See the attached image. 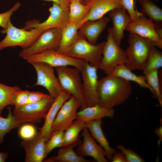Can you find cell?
<instances>
[{
	"mask_svg": "<svg viewBox=\"0 0 162 162\" xmlns=\"http://www.w3.org/2000/svg\"><path fill=\"white\" fill-rule=\"evenodd\" d=\"M109 16L113 24L112 29L113 38L118 45L120 46L124 37V31L132 21V19L126 9L122 6L111 10Z\"/></svg>",
	"mask_w": 162,
	"mask_h": 162,
	"instance_id": "ac0fdd59",
	"label": "cell"
},
{
	"mask_svg": "<svg viewBox=\"0 0 162 162\" xmlns=\"http://www.w3.org/2000/svg\"><path fill=\"white\" fill-rule=\"evenodd\" d=\"M126 30L151 41L155 47L162 48V38L158 34L155 24L141 14L135 20L131 22Z\"/></svg>",
	"mask_w": 162,
	"mask_h": 162,
	"instance_id": "4fadbf2b",
	"label": "cell"
},
{
	"mask_svg": "<svg viewBox=\"0 0 162 162\" xmlns=\"http://www.w3.org/2000/svg\"><path fill=\"white\" fill-rule=\"evenodd\" d=\"M37 74V80L34 86H40L45 88L49 94L54 99L64 91L58 77L55 74L53 67L45 63L38 62L32 64Z\"/></svg>",
	"mask_w": 162,
	"mask_h": 162,
	"instance_id": "8fae6325",
	"label": "cell"
},
{
	"mask_svg": "<svg viewBox=\"0 0 162 162\" xmlns=\"http://www.w3.org/2000/svg\"><path fill=\"white\" fill-rule=\"evenodd\" d=\"M21 88L17 86H8L0 82V114L8 106H13L12 100L14 94Z\"/></svg>",
	"mask_w": 162,
	"mask_h": 162,
	"instance_id": "4dcf8cb0",
	"label": "cell"
},
{
	"mask_svg": "<svg viewBox=\"0 0 162 162\" xmlns=\"http://www.w3.org/2000/svg\"><path fill=\"white\" fill-rule=\"evenodd\" d=\"M110 20L109 17L104 16L97 20L86 21L79 28L78 34L91 44H95Z\"/></svg>",
	"mask_w": 162,
	"mask_h": 162,
	"instance_id": "d6986e66",
	"label": "cell"
},
{
	"mask_svg": "<svg viewBox=\"0 0 162 162\" xmlns=\"http://www.w3.org/2000/svg\"><path fill=\"white\" fill-rule=\"evenodd\" d=\"M80 105L78 100L71 96L63 104L55 118L52 125V131H65L76 119L77 110Z\"/></svg>",
	"mask_w": 162,
	"mask_h": 162,
	"instance_id": "5bb4252c",
	"label": "cell"
},
{
	"mask_svg": "<svg viewBox=\"0 0 162 162\" xmlns=\"http://www.w3.org/2000/svg\"><path fill=\"white\" fill-rule=\"evenodd\" d=\"M24 59L31 64L41 62L47 64L53 68L72 66L80 70L86 61L68 56L55 50H45L29 56Z\"/></svg>",
	"mask_w": 162,
	"mask_h": 162,
	"instance_id": "9c48e42d",
	"label": "cell"
},
{
	"mask_svg": "<svg viewBox=\"0 0 162 162\" xmlns=\"http://www.w3.org/2000/svg\"><path fill=\"white\" fill-rule=\"evenodd\" d=\"M78 0L80 2L82 3L85 4V0Z\"/></svg>",
	"mask_w": 162,
	"mask_h": 162,
	"instance_id": "ee69618b",
	"label": "cell"
},
{
	"mask_svg": "<svg viewBox=\"0 0 162 162\" xmlns=\"http://www.w3.org/2000/svg\"><path fill=\"white\" fill-rule=\"evenodd\" d=\"M129 46L125 51L126 65L131 70H142L145 63L154 47L151 41L135 34L130 33Z\"/></svg>",
	"mask_w": 162,
	"mask_h": 162,
	"instance_id": "7a4b0ae2",
	"label": "cell"
},
{
	"mask_svg": "<svg viewBox=\"0 0 162 162\" xmlns=\"http://www.w3.org/2000/svg\"><path fill=\"white\" fill-rule=\"evenodd\" d=\"M55 68L63 90L69 93L78 100L80 104V110L87 107L80 70L76 68H70L69 66Z\"/></svg>",
	"mask_w": 162,
	"mask_h": 162,
	"instance_id": "3957f363",
	"label": "cell"
},
{
	"mask_svg": "<svg viewBox=\"0 0 162 162\" xmlns=\"http://www.w3.org/2000/svg\"><path fill=\"white\" fill-rule=\"evenodd\" d=\"M50 96L49 94L43 92L29 91L28 96V103L38 101Z\"/></svg>",
	"mask_w": 162,
	"mask_h": 162,
	"instance_id": "f35d334b",
	"label": "cell"
},
{
	"mask_svg": "<svg viewBox=\"0 0 162 162\" xmlns=\"http://www.w3.org/2000/svg\"><path fill=\"white\" fill-rule=\"evenodd\" d=\"M111 161L112 162H127L123 153L120 150L116 151L113 154Z\"/></svg>",
	"mask_w": 162,
	"mask_h": 162,
	"instance_id": "ab89813d",
	"label": "cell"
},
{
	"mask_svg": "<svg viewBox=\"0 0 162 162\" xmlns=\"http://www.w3.org/2000/svg\"><path fill=\"white\" fill-rule=\"evenodd\" d=\"M56 2L65 7H69L71 0H43Z\"/></svg>",
	"mask_w": 162,
	"mask_h": 162,
	"instance_id": "b9f144b4",
	"label": "cell"
},
{
	"mask_svg": "<svg viewBox=\"0 0 162 162\" xmlns=\"http://www.w3.org/2000/svg\"><path fill=\"white\" fill-rule=\"evenodd\" d=\"M121 5L130 16L132 21L136 20L141 14L135 7V0H119Z\"/></svg>",
	"mask_w": 162,
	"mask_h": 162,
	"instance_id": "d590c367",
	"label": "cell"
},
{
	"mask_svg": "<svg viewBox=\"0 0 162 162\" xmlns=\"http://www.w3.org/2000/svg\"><path fill=\"white\" fill-rule=\"evenodd\" d=\"M162 67V52L154 47L146 61L142 71L144 74Z\"/></svg>",
	"mask_w": 162,
	"mask_h": 162,
	"instance_id": "1f68e13d",
	"label": "cell"
},
{
	"mask_svg": "<svg viewBox=\"0 0 162 162\" xmlns=\"http://www.w3.org/2000/svg\"><path fill=\"white\" fill-rule=\"evenodd\" d=\"M71 96L69 93L64 91L55 99L46 114L44 118V124L40 128V132L46 142L52 131V124L58 112L64 103Z\"/></svg>",
	"mask_w": 162,
	"mask_h": 162,
	"instance_id": "ffe728a7",
	"label": "cell"
},
{
	"mask_svg": "<svg viewBox=\"0 0 162 162\" xmlns=\"http://www.w3.org/2000/svg\"><path fill=\"white\" fill-rule=\"evenodd\" d=\"M159 69H155L144 74L148 84L152 89L154 96L158 100L162 107V92L161 86V76Z\"/></svg>",
	"mask_w": 162,
	"mask_h": 162,
	"instance_id": "f1b7e54d",
	"label": "cell"
},
{
	"mask_svg": "<svg viewBox=\"0 0 162 162\" xmlns=\"http://www.w3.org/2000/svg\"><path fill=\"white\" fill-rule=\"evenodd\" d=\"M85 128L86 122L76 119L75 120L72 124L64 131L61 147L75 143L79 144L81 142L79 139V134Z\"/></svg>",
	"mask_w": 162,
	"mask_h": 162,
	"instance_id": "4316f807",
	"label": "cell"
},
{
	"mask_svg": "<svg viewBox=\"0 0 162 162\" xmlns=\"http://www.w3.org/2000/svg\"><path fill=\"white\" fill-rule=\"evenodd\" d=\"M126 61L125 51L116 42L112 36V28H109L99 69L103 70L106 75H110L117 66L125 64Z\"/></svg>",
	"mask_w": 162,
	"mask_h": 162,
	"instance_id": "8992f818",
	"label": "cell"
},
{
	"mask_svg": "<svg viewBox=\"0 0 162 162\" xmlns=\"http://www.w3.org/2000/svg\"><path fill=\"white\" fill-rule=\"evenodd\" d=\"M46 141L40 131L32 138L23 140L21 146L26 152V162H41L45 157V145Z\"/></svg>",
	"mask_w": 162,
	"mask_h": 162,
	"instance_id": "e0dca14e",
	"label": "cell"
},
{
	"mask_svg": "<svg viewBox=\"0 0 162 162\" xmlns=\"http://www.w3.org/2000/svg\"><path fill=\"white\" fill-rule=\"evenodd\" d=\"M79 144H74L64 147H61L58 152L57 155L48 159L47 162H91L85 158L78 155L74 152L73 148Z\"/></svg>",
	"mask_w": 162,
	"mask_h": 162,
	"instance_id": "484cf974",
	"label": "cell"
},
{
	"mask_svg": "<svg viewBox=\"0 0 162 162\" xmlns=\"http://www.w3.org/2000/svg\"><path fill=\"white\" fill-rule=\"evenodd\" d=\"M115 113L113 108L102 106L97 104L80 110L77 112L76 119L86 122L106 117L112 118Z\"/></svg>",
	"mask_w": 162,
	"mask_h": 162,
	"instance_id": "7402d4cb",
	"label": "cell"
},
{
	"mask_svg": "<svg viewBox=\"0 0 162 162\" xmlns=\"http://www.w3.org/2000/svg\"><path fill=\"white\" fill-rule=\"evenodd\" d=\"M89 10L88 5L78 0H71L69 6V22L78 24L87 15Z\"/></svg>",
	"mask_w": 162,
	"mask_h": 162,
	"instance_id": "83f0119b",
	"label": "cell"
},
{
	"mask_svg": "<svg viewBox=\"0 0 162 162\" xmlns=\"http://www.w3.org/2000/svg\"><path fill=\"white\" fill-rule=\"evenodd\" d=\"M132 91L130 82L107 75L98 81V104L108 108L120 105L130 97Z\"/></svg>",
	"mask_w": 162,
	"mask_h": 162,
	"instance_id": "6da1fadb",
	"label": "cell"
},
{
	"mask_svg": "<svg viewBox=\"0 0 162 162\" xmlns=\"http://www.w3.org/2000/svg\"><path fill=\"white\" fill-rule=\"evenodd\" d=\"M156 2H158L159 0H154ZM137 1V0H135V4L136 3V2Z\"/></svg>",
	"mask_w": 162,
	"mask_h": 162,
	"instance_id": "f6af8a7d",
	"label": "cell"
},
{
	"mask_svg": "<svg viewBox=\"0 0 162 162\" xmlns=\"http://www.w3.org/2000/svg\"><path fill=\"white\" fill-rule=\"evenodd\" d=\"M7 117L4 118L0 114V145L4 142L5 134L11 130L20 127L22 124L13 115L10 106H8Z\"/></svg>",
	"mask_w": 162,
	"mask_h": 162,
	"instance_id": "f546056e",
	"label": "cell"
},
{
	"mask_svg": "<svg viewBox=\"0 0 162 162\" xmlns=\"http://www.w3.org/2000/svg\"><path fill=\"white\" fill-rule=\"evenodd\" d=\"M140 4V12L148 17L155 25L157 32L162 38V9L152 0H137Z\"/></svg>",
	"mask_w": 162,
	"mask_h": 162,
	"instance_id": "603a6c76",
	"label": "cell"
},
{
	"mask_svg": "<svg viewBox=\"0 0 162 162\" xmlns=\"http://www.w3.org/2000/svg\"><path fill=\"white\" fill-rule=\"evenodd\" d=\"M55 99L51 96L19 108H14L13 113L21 124L39 123L44 118Z\"/></svg>",
	"mask_w": 162,
	"mask_h": 162,
	"instance_id": "52a82bcc",
	"label": "cell"
},
{
	"mask_svg": "<svg viewBox=\"0 0 162 162\" xmlns=\"http://www.w3.org/2000/svg\"><path fill=\"white\" fill-rule=\"evenodd\" d=\"M79 28L78 24L69 22L62 29L61 40L57 50L58 52L64 54L76 41Z\"/></svg>",
	"mask_w": 162,
	"mask_h": 162,
	"instance_id": "cb8c5ba5",
	"label": "cell"
},
{
	"mask_svg": "<svg viewBox=\"0 0 162 162\" xmlns=\"http://www.w3.org/2000/svg\"><path fill=\"white\" fill-rule=\"evenodd\" d=\"M36 128L34 124L29 123L22 124L19 127L18 134L23 140H27L34 137L37 133Z\"/></svg>",
	"mask_w": 162,
	"mask_h": 162,
	"instance_id": "836d02e7",
	"label": "cell"
},
{
	"mask_svg": "<svg viewBox=\"0 0 162 162\" xmlns=\"http://www.w3.org/2000/svg\"><path fill=\"white\" fill-rule=\"evenodd\" d=\"M110 74L121 78L129 82H134L141 88L148 89L154 94L153 91L147 83L144 76L136 75L125 64L117 66Z\"/></svg>",
	"mask_w": 162,
	"mask_h": 162,
	"instance_id": "d4e9b609",
	"label": "cell"
},
{
	"mask_svg": "<svg viewBox=\"0 0 162 162\" xmlns=\"http://www.w3.org/2000/svg\"><path fill=\"white\" fill-rule=\"evenodd\" d=\"M82 136L83 141L78 145L76 152L78 155L84 158L91 157L98 162L109 161L105 150L97 143L87 128L82 130Z\"/></svg>",
	"mask_w": 162,
	"mask_h": 162,
	"instance_id": "9a60e30c",
	"label": "cell"
},
{
	"mask_svg": "<svg viewBox=\"0 0 162 162\" xmlns=\"http://www.w3.org/2000/svg\"><path fill=\"white\" fill-rule=\"evenodd\" d=\"M116 148L124 154L127 162H144L145 161L140 155L130 148H126L121 145H118Z\"/></svg>",
	"mask_w": 162,
	"mask_h": 162,
	"instance_id": "8d00e7d4",
	"label": "cell"
},
{
	"mask_svg": "<svg viewBox=\"0 0 162 162\" xmlns=\"http://www.w3.org/2000/svg\"><path fill=\"white\" fill-rule=\"evenodd\" d=\"M8 154L5 152H0V162H4L5 161L8 157Z\"/></svg>",
	"mask_w": 162,
	"mask_h": 162,
	"instance_id": "7bdbcfd3",
	"label": "cell"
},
{
	"mask_svg": "<svg viewBox=\"0 0 162 162\" xmlns=\"http://www.w3.org/2000/svg\"><path fill=\"white\" fill-rule=\"evenodd\" d=\"M64 131L63 130L52 131L49 138L45 144V158L54 148L61 147L63 141Z\"/></svg>",
	"mask_w": 162,
	"mask_h": 162,
	"instance_id": "d6a6232c",
	"label": "cell"
},
{
	"mask_svg": "<svg viewBox=\"0 0 162 162\" xmlns=\"http://www.w3.org/2000/svg\"><path fill=\"white\" fill-rule=\"evenodd\" d=\"M62 32V29L56 28L43 31L32 45L20 52L18 54L19 56L24 59L45 50H57L60 44Z\"/></svg>",
	"mask_w": 162,
	"mask_h": 162,
	"instance_id": "30bf717a",
	"label": "cell"
},
{
	"mask_svg": "<svg viewBox=\"0 0 162 162\" xmlns=\"http://www.w3.org/2000/svg\"><path fill=\"white\" fill-rule=\"evenodd\" d=\"M20 3L18 2H16L13 7L7 11L0 14V26L3 29H6L8 22L14 12L17 11L20 7Z\"/></svg>",
	"mask_w": 162,
	"mask_h": 162,
	"instance_id": "74e56055",
	"label": "cell"
},
{
	"mask_svg": "<svg viewBox=\"0 0 162 162\" xmlns=\"http://www.w3.org/2000/svg\"><path fill=\"white\" fill-rule=\"evenodd\" d=\"M105 43L93 44L78 34L75 42L64 54L86 61L99 69Z\"/></svg>",
	"mask_w": 162,
	"mask_h": 162,
	"instance_id": "5b68a950",
	"label": "cell"
},
{
	"mask_svg": "<svg viewBox=\"0 0 162 162\" xmlns=\"http://www.w3.org/2000/svg\"><path fill=\"white\" fill-rule=\"evenodd\" d=\"M0 32L2 34H6L0 41V51L7 47L16 46H19L22 49H27L34 43L42 33L36 28L26 29L17 28L12 24L10 20L7 28Z\"/></svg>",
	"mask_w": 162,
	"mask_h": 162,
	"instance_id": "277c9868",
	"label": "cell"
},
{
	"mask_svg": "<svg viewBox=\"0 0 162 162\" xmlns=\"http://www.w3.org/2000/svg\"><path fill=\"white\" fill-rule=\"evenodd\" d=\"M29 91L21 89L16 92L13 95L12 101L14 107H22L28 103Z\"/></svg>",
	"mask_w": 162,
	"mask_h": 162,
	"instance_id": "e575fe53",
	"label": "cell"
},
{
	"mask_svg": "<svg viewBox=\"0 0 162 162\" xmlns=\"http://www.w3.org/2000/svg\"><path fill=\"white\" fill-rule=\"evenodd\" d=\"M98 69L85 61L80 70L83 92L88 106L98 104Z\"/></svg>",
	"mask_w": 162,
	"mask_h": 162,
	"instance_id": "7c38bea8",
	"label": "cell"
},
{
	"mask_svg": "<svg viewBox=\"0 0 162 162\" xmlns=\"http://www.w3.org/2000/svg\"><path fill=\"white\" fill-rule=\"evenodd\" d=\"M85 4L90 7L86 17L78 24L79 28L85 22L99 20L115 8L122 7L119 0H85Z\"/></svg>",
	"mask_w": 162,
	"mask_h": 162,
	"instance_id": "2e32d148",
	"label": "cell"
},
{
	"mask_svg": "<svg viewBox=\"0 0 162 162\" xmlns=\"http://www.w3.org/2000/svg\"><path fill=\"white\" fill-rule=\"evenodd\" d=\"M162 119L160 120V125L158 128H156L154 130V132L157 135L159 138V140L158 142V146H159L162 140Z\"/></svg>",
	"mask_w": 162,
	"mask_h": 162,
	"instance_id": "60d3db41",
	"label": "cell"
},
{
	"mask_svg": "<svg viewBox=\"0 0 162 162\" xmlns=\"http://www.w3.org/2000/svg\"><path fill=\"white\" fill-rule=\"evenodd\" d=\"M49 16L44 22L34 20L26 21L23 28L29 29L36 28L39 31H43L52 28L62 29L69 22V7H65L54 2L49 8Z\"/></svg>",
	"mask_w": 162,
	"mask_h": 162,
	"instance_id": "ba28073f",
	"label": "cell"
},
{
	"mask_svg": "<svg viewBox=\"0 0 162 162\" xmlns=\"http://www.w3.org/2000/svg\"><path fill=\"white\" fill-rule=\"evenodd\" d=\"M102 119H98L86 122V127L94 139L104 149L106 154V158L108 161H111L112 155L116 150L110 146L102 130Z\"/></svg>",
	"mask_w": 162,
	"mask_h": 162,
	"instance_id": "44dd1931",
	"label": "cell"
}]
</instances>
